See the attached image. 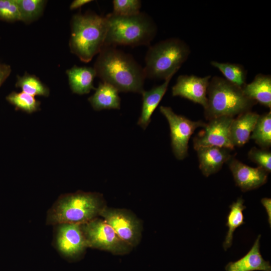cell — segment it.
I'll return each mask as SVG.
<instances>
[{"label":"cell","instance_id":"6da1fadb","mask_svg":"<svg viewBox=\"0 0 271 271\" xmlns=\"http://www.w3.org/2000/svg\"><path fill=\"white\" fill-rule=\"evenodd\" d=\"M96 76L119 92L142 94L146 78L143 68L130 54L113 46H104L94 67Z\"/></svg>","mask_w":271,"mask_h":271},{"label":"cell","instance_id":"7a4b0ae2","mask_svg":"<svg viewBox=\"0 0 271 271\" xmlns=\"http://www.w3.org/2000/svg\"><path fill=\"white\" fill-rule=\"evenodd\" d=\"M70 25V51L81 61L88 63L104 47L107 19L91 12L78 13L72 16Z\"/></svg>","mask_w":271,"mask_h":271},{"label":"cell","instance_id":"3957f363","mask_svg":"<svg viewBox=\"0 0 271 271\" xmlns=\"http://www.w3.org/2000/svg\"><path fill=\"white\" fill-rule=\"evenodd\" d=\"M105 206L98 193L78 191L60 196L48 211L47 225L82 224L94 219Z\"/></svg>","mask_w":271,"mask_h":271},{"label":"cell","instance_id":"277c9868","mask_svg":"<svg viewBox=\"0 0 271 271\" xmlns=\"http://www.w3.org/2000/svg\"><path fill=\"white\" fill-rule=\"evenodd\" d=\"M105 17L108 27L104 46H148L156 35V23L145 13L127 17L110 13Z\"/></svg>","mask_w":271,"mask_h":271},{"label":"cell","instance_id":"5b68a950","mask_svg":"<svg viewBox=\"0 0 271 271\" xmlns=\"http://www.w3.org/2000/svg\"><path fill=\"white\" fill-rule=\"evenodd\" d=\"M256 103L245 95L242 88L215 76L209 81L204 115L209 120L223 116L233 117L250 111Z\"/></svg>","mask_w":271,"mask_h":271},{"label":"cell","instance_id":"8992f818","mask_svg":"<svg viewBox=\"0 0 271 271\" xmlns=\"http://www.w3.org/2000/svg\"><path fill=\"white\" fill-rule=\"evenodd\" d=\"M190 52L187 43L177 38L167 39L150 47L144 68L146 78L165 80L173 77Z\"/></svg>","mask_w":271,"mask_h":271},{"label":"cell","instance_id":"52a82bcc","mask_svg":"<svg viewBox=\"0 0 271 271\" xmlns=\"http://www.w3.org/2000/svg\"><path fill=\"white\" fill-rule=\"evenodd\" d=\"M80 224L87 247L117 255L127 254L132 248L120 239L103 219L97 217Z\"/></svg>","mask_w":271,"mask_h":271},{"label":"cell","instance_id":"ba28073f","mask_svg":"<svg viewBox=\"0 0 271 271\" xmlns=\"http://www.w3.org/2000/svg\"><path fill=\"white\" fill-rule=\"evenodd\" d=\"M160 110L169 124L173 152L178 160H183L188 155V142L191 135L197 128L204 127L206 123L178 115L170 107L161 106Z\"/></svg>","mask_w":271,"mask_h":271},{"label":"cell","instance_id":"9c48e42d","mask_svg":"<svg viewBox=\"0 0 271 271\" xmlns=\"http://www.w3.org/2000/svg\"><path fill=\"white\" fill-rule=\"evenodd\" d=\"M99 216L126 243L132 247L139 244L142 238V225L132 212L124 209L112 208L105 206Z\"/></svg>","mask_w":271,"mask_h":271},{"label":"cell","instance_id":"30bf717a","mask_svg":"<svg viewBox=\"0 0 271 271\" xmlns=\"http://www.w3.org/2000/svg\"><path fill=\"white\" fill-rule=\"evenodd\" d=\"M54 226V244L58 252L70 260L81 256L88 247L81 224L64 223Z\"/></svg>","mask_w":271,"mask_h":271},{"label":"cell","instance_id":"8fae6325","mask_svg":"<svg viewBox=\"0 0 271 271\" xmlns=\"http://www.w3.org/2000/svg\"><path fill=\"white\" fill-rule=\"evenodd\" d=\"M234 118L223 116L209 120L203 129L193 139L194 148L215 146L234 149L229 136L230 126Z\"/></svg>","mask_w":271,"mask_h":271},{"label":"cell","instance_id":"7c38bea8","mask_svg":"<svg viewBox=\"0 0 271 271\" xmlns=\"http://www.w3.org/2000/svg\"><path fill=\"white\" fill-rule=\"evenodd\" d=\"M211 78L210 75L203 77L180 75L172 88V95L186 98L201 105L205 109L207 104V90Z\"/></svg>","mask_w":271,"mask_h":271},{"label":"cell","instance_id":"4fadbf2b","mask_svg":"<svg viewBox=\"0 0 271 271\" xmlns=\"http://www.w3.org/2000/svg\"><path fill=\"white\" fill-rule=\"evenodd\" d=\"M228 162L235 184L242 192L257 189L266 182L268 173L264 169L248 166L232 157Z\"/></svg>","mask_w":271,"mask_h":271},{"label":"cell","instance_id":"5bb4252c","mask_svg":"<svg viewBox=\"0 0 271 271\" xmlns=\"http://www.w3.org/2000/svg\"><path fill=\"white\" fill-rule=\"evenodd\" d=\"M230 149L215 146L205 147L196 150L199 169L205 177L218 172L232 157Z\"/></svg>","mask_w":271,"mask_h":271},{"label":"cell","instance_id":"9a60e30c","mask_svg":"<svg viewBox=\"0 0 271 271\" xmlns=\"http://www.w3.org/2000/svg\"><path fill=\"white\" fill-rule=\"evenodd\" d=\"M259 234L253 246L247 253L240 259L229 262L225 266L226 271H271L269 261L265 260L260 252V238Z\"/></svg>","mask_w":271,"mask_h":271},{"label":"cell","instance_id":"2e32d148","mask_svg":"<svg viewBox=\"0 0 271 271\" xmlns=\"http://www.w3.org/2000/svg\"><path fill=\"white\" fill-rule=\"evenodd\" d=\"M258 116L257 113L248 111L233 119L230 126L229 136L234 147H241L248 141Z\"/></svg>","mask_w":271,"mask_h":271},{"label":"cell","instance_id":"e0dca14e","mask_svg":"<svg viewBox=\"0 0 271 271\" xmlns=\"http://www.w3.org/2000/svg\"><path fill=\"white\" fill-rule=\"evenodd\" d=\"M172 78H168L161 85L155 86L148 91L144 90L142 92V111L137 123L144 129L147 128L150 122L151 116L165 95Z\"/></svg>","mask_w":271,"mask_h":271},{"label":"cell","instance_id":"ac0fdd59","mask_svg":"<svg viewBox=\"0 0 271 271\" xmlns=\"http://www.w3.org/2000/svg\"><path fill=\"white\" fill-rule=\"evenodd\" d=\"M70 88L76 94H87L95 89L93 80L96 74L93 67L73 66L66 71Z\"/></svg>","mask_w":271,"mask_h":271},{"label":"cell","instance_id":"d6986e66","mask_svg":"<svg viewBox=\"0 0 271 271\" xmlns=\"http://www.w3.org/2000/svg\"><path fill=\"white\" fill-rule=\"evenodd\" d=\"M118 90L112 85L100 82L95 93L88 98L93 108L96 111L105 109H120V98Z\"/></svg>","mask_w":271,"mask_h":271},{"label":"cell","instance_id":"ffe728a7","mask_svg":"<svg viewBox=\"0 0 271 271\" xmlns=\"http://www.w3.org/2000/svg\"><path fill=\"white\" fill-rule=\"evenodd\" d=\"M242 88L244 93L248 97L270 108V75L258 74L251 83H246Z\"/></svg>","mask_w":271,"mask_h":271},{"label":"cell","instance_id":"44dd1931","mask_svg":"<svg viewBox=\"0 0 271 271\" xmlns=\"http://www.w3.org/2000/svg\"><path fill=\"white\" fill-rule=\"evenodd\" d=\"M244 202V200L240 197L229 206L230 211L227 216L226 223L228 231L223 243L224 250H226L231 246L233 233L236 229L245 223L243 211L246 208V206L243 205Z\"/></svg>","mask_w":271,"mask_h":271},{"label":"cell","instance_id":"7402d4cb","mask_svg":"<svg viewBox=\"0 0 271 271\" xmlns=\"http://www.w3.org/2000/svg\"><path fill=\"white\" fill-rule=\"evenodd\" d=\"M250 137L261 149H268L271 146V111L259 115Z\"/></svg>","mask_w":271,"mask_h":271},{"label":"cell","instance_id":"603a6c76","mask_svg":"<svg viewBox=\"0 0 271 271\" xmlns=\"http://www.w3.org/2000/svg\"><path fill=\"white\" fill-rule=\"evenodd\" d=\"M16 87L22 91L35 96L47 97L50 94L49 88L35 75L25 72L22 76H17Z\"/></svg>","mask_w":271,"mask_h":271},{"label":"cell","instance_id":"cb8c5ba5","mask_svg":"<svg viewBox=\"0 0 271 271\" xmlns=\"http://www.w3.org/2000/svg\"><path fill=\"white\" fill-rule=\"evenodd\" d=\"M211 64L217 68L229 82L241 88L246 84L247 72L242 65L215 61H211Z\"/></svg>","mask_w":271,"mask_h":271},{"label":"cell","instance_id":"d4e9b609","mask_svg":"<svg viewBox=\"0 0 271 271\" xmlns=\"http://www.w3.org/2000/svg\"><path fill=\"white\" fill-rule=\"evenodd\" d=\"M21 21L26 24L38 20L42 15L47 3L44 0H17Z\"/></svg>","mask_w":271,"mask_h":271},{"label":"cell","instance_id":"484cf974","mask_svg":"<svg viewBox=\"0 0 271 271\" xmlns=\"http://www.w3.org/2000/svg\"><path fill=\"white\" fill-rule=\"evenodd\" d=\"M6 100L17 110L32 113L40 109L41 102L32 95L23 91H13L7 97Z\"/></svg>","mask_w":271,"mask_h":271},{"label":"cell","instance_id":"4316f807","mask_svg":"<svg viewBox=\"0 0 271 271\" xmlns=\"http://www.w3.org/2000/svg\"><path fill=\"white\" fill-rule=\"evenodd\" d=\"M112 13L119 16L127 17L140 13L142 2L139 0H113Z\"/></svg>","mask_w":271,"mask_h":271},{"label":"cell","instance_id":"83f0119b","mask_svg":"<svg viewBox=\"0 0 271 271\" xmlns=\"http://www.w3.org/2000/svg\"><path fill=\"white\" fill-rule=\"evenodd\" d=\"M0 20L9 23L21 21L17 0H0Z\"/></svg>","mask_w":271,"mask_h":271},{"label":"cell","instance_id":"f1b7e54d","mask_svg":"<svg viewBox=\"0 0 271 271\" xmlns=\"http://www.w3.org/2000/svg\"><path fill=\"white\" fill-rule=\"evenodd\" d=\"M248 158L268 173L271 171V152L267 149L252 148L248 153Z\"/></svg>","mask_w":271,"mask_h":271},{"label":"cell","instance_id":"f546056e","mask_svg":"<svg viewBox=\"0 0 271 271\" xmlns=\"http://www.w3.org/2000/svg\"><path fill=\"white\" fill-rule=\"evenodd\" d=\"M11 71L10 65L0 62V87L10 76Z\"/></svg>","mask_w":271,"mask_h":271},{"label":"cell","instance_id":"4dcf8cb0","mask_svg":"<svg viewBox=\"0 0 271 271\" xmlns=\"http://www.w3.org/2000/svg\"><path fill=\"white\" fill-rule=\"evenodd\" d=\"M261 203L265 208L267 216L268 222L270 227L271 225V199L269 198H263L261 200Z\"/></svg>","mask_w":271,"mask_h":271},{"label":"cell","instance_id":"1f68e13d","mask_svg":"<svg viewBox=\"0 0 271 271\" xmlns=\"http://www.w3.org/2000/svg\"><path fill=\"white\" fill-rule=\"evenodd\" d=\"M91 0H74L70 5L71 10H75L81 8L84 5L91 2Z\"/></svg>","mask_w":271,"mask_h":271}]
</instances>
